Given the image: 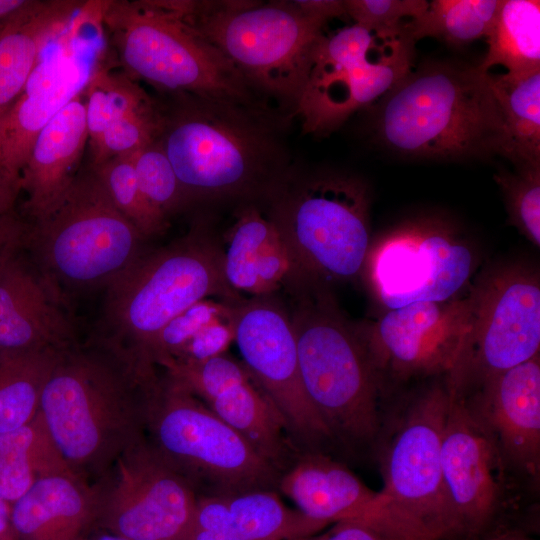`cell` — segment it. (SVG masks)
<instances>
[{"label":"cell","mask_w":540,"mask_h":540,"mask_svg":"<svg viewBox=\"0 0 540 540\" xmlns=\"http://www.w3.org/2000/svg\"><path fill=\"white\" fill-rule=\"evenodd\" d=\"M158 378L157 366L93 337L57 355L41 392L39 413L75 475L98 482L126 449L146 436Z\"/></svg>","instance_id":"6da1fadb"},{"label":"cell","mask_w":540,"mask_h":540,"mask_svg":"<svg viewBox=\"0 0 540 540\" xmlns=\"http://www.w3.org/2000/svg\"><path fill=\"white\" fill-rule=\"evenodd\" d=\"M174 97L157 141L191 204L266 199L290 172L279 124L267 109Z\"/></svg>","instance_id":"7a4b0ae2"},{"label":"cell","mask_w":540,"mask_h":540,"mask_svg":"<svg viewBox=\"0 0 540 540\" xmlns=\"http://www.w3.org/2000/svg\"><path fill=\"white\" fill-rule=\"evenodd\" d=\"M378 139L398 153L458 160L506 156V129L489 72L427 62L410 70L378 104Z\"/></svg>","instance_id":"3957f363"},{"label":"cell","mask_w":540,"mask_h":540,"mask_svg":"<svg viewBox=\"0 0 540 540\" xmlns=\"http://www.w3.org/2000/svg\"><path fill=\"white\" fill-rule=\"evenodd\" d=\"M305 392L333 442L374 450L384 392L363 339L339 310L331 288L305 283L288 291Z\"/></svg>","instance_id":"277c9868"},{"label":"cell","mask_w":540,"mask_h":540,"mask_svg":"<svg viewBox=\"0 0 540 540\" xmlns=\"http://www.w3.org/2000/svg\"><path fill=\"white\" fill-rule=\"evenodd\" d=\"M217 296L241 299L226 281L222 245L198 221L170 244L148 249L105 289L91 337L154 365L148 355L161 330L195 303Z\"/></svg>","instance_id":"5b68a950"},{"label":"cell","mask_w":540,"mask_h":540,"mask_svg":"<svg viewBox=\"0 0 540 540\" xmlns=\"http://www.w3.org/2000/svg\"><path fill=\"white\" fill-rule=\"evenodd\" d=\"M259 93L297 110L326 23L294 1L163 0Z\"/></svg>","instance_id":"8992f818"},{"label":"cell","mask_w":540,"mask_h":540,"mask_svg":"<svg viewBox=\"0 0 540 540\" xmlns=\"http://www.w3.org/2000/svg\"><path fill=\"white\" fill-rule=\"evenodd\" d=\"M100 16L129 77L173 96L266 109L260 94L163 0L101 1Z\"/></svg>","instance_id":"52a82bcc"},{"label":"cell","mask_w":540,"mask_h":540,"mask_svg":"<svg viewBox=\"0 0 540 540\" xmlns=\"http://www.w3.org/2000/svg\"><path fill=\"white\" fill-rule=\"evenodd\" d=\"M146 241L92 168L77 174L50 214L29 222L24 237L33 261L69 303L70 297L105 291L148 250Z\"/></svg>","instance_id":"ba28073f"},{"label":"cell","mask_w":540,"mask_h":540,"mask_svg":"<svg viewBox=\"0 0 540 540\" xmlns=\"http://www.w3.org/2000/svg\"><path fill=\"white\" fill-rule=\"evenodd\" d=\"M267 216L311 283L361 276L371 244L370 195L360 179L340 173L289 172L270 195Z\"/></svg>","instance_id":"9c48e42d"},{"label":"cell","mask_w":540,"mask_h":540,"mask_svg":"<svg viewBox=\"0 0 540 540\" xmlns=\"http://www.w3.org/2000/svg\"><path fill=\"white\" fill-rule=\"evenodd\" d=\"M146 437L196 490L208 487L209 495L278 487L281 473L165 372L159 375L150 400Z\"/></svg>","instance_id":"30bf717a"},{"label":"cell","mask_w":540,"mask_h":540,"mask_svg":"<svg viewBox=\"0 0 540 540\" xmlns=\"http://www.w3.org/2000/svg\"><path fill=\"white\" fill-rule=\"evenodd\" d=\"M466 329L448 392L467 398L490 379L540 354V278L521 262L483 270L466 294Z\"/></svg>","instance_id":"8fae6325"},{"label":"cell","mask_w":540,"mask_h":540,"mask_svg":"<svg viewBox=\"0 0 540 540\" xmlns=\"http://www.w3.org/2000/svg\"><path fill=\"white\" fill-rule=\"evenodd\" d=\"M383 412L374 448L380 490L432 540H454L442 478V437L450 396L444 377Z\"/></svg>","instance_id":"7c38bea8"},{"label":"cell","mask_w":540,"mask_h":540,"mask_svg":"<svg viewBox=\"0 0 540 540\" xmlns=\"http://www.w3.org/2000/svg\"><path fill=\"white\" fill-rule=\"evenodd\" d=\"M477 264L476 247L455 225L424 217L371 241L361 276L387 311L461 297Z\"/></svg>","instance_id":"4fadbf2b"},{"label":"cell","mask_w":540,"mask_h":540,"mask_svg":"<svg viewBox=\"0 0 540 540\" xmlns=\"http://www.w3.org/2000/svg\"><path fill=\"white\" fill-rule=\"evenodd\" d=\"M97 523L129 540H185L198 501L193 484L145 436L95 483Z\"/></svg>","instance_id":"5bb4252c"},{"label":"cell","mask_w":540,"mask_h":540,"mask_svg":"<svg viewBox=\"0 0 540 540\" xmlns=\"http://www.w3.org/2000/svg\"><path fill=\"white\" fill-rule=\"evenodd\" d=\"M233 324L242 362L291 441L300 452L323 451L333 439L305 392L290 313L273 295L253 296L233 303Z\"/></svg>","instance_id":"9a60e30c"},{"label":"cell","mask_w":540,"mask_h":540,"mask_svg":"<svg viewBox=\"0 0 540 540\" xmlns=\"http://www.w3.org/2000/svg\"><path fill=\"white\" fill-rule=\"evenodd\" d=\"M442 478L453 538L479 540L525 490L506 470L492 434L465 399L449 393Z\"/></svg>","instance_id":"2e32d148"},{"label":"cell","mask_w":540,"mask_h":540,"mask_svg":"<svg viewBox=\"0 0 540 540\" xmlns=\"http://www.w3.org/2000/svg\"><path fill=\"white\" fill-rule=\"evenodd\" d=\"M468 313L467 298L417 302L387 310L359 325L383 392L392 384L444 377L457 357Z\"/></svg>","instance_id":"e0dca14e"},{"label":"cell","mask_w":540,"mask_h":540,"mask_svg":"<svg viewBox=\"0 0 540 540\" xmlns=\"http://www.w3.org/2000/svg\"><path fill=\"white\" fill-rule=\"evenodd\" d=\"M414 44L404 33L365 57L316 56L296 112L306 132L327 133L388 93L412 68Z\"/></svg>","instance_id":"ac0fdd59"},{"label":"cell","mask_w":540,"mask_h":540,"mask_svg":"<svg viewBox=\"0 0 540 540\" xmlns=\"http://www.w3.org/2000/svg\"><path fill=\"white\" fill-rule=\"evenodd\" d=\"M305 516L326 524L350 522L396 540H420L418 526L381 493L322 451L300 452L278 487Z\"/></svg>","instance_id":"d6986e66"},{"label":"cell","mask_w":540,"mask_h":540,"mask_svg":"<svg viewBox=\"0 0 540 540\" xmlns=\"http://www.w3.org/2000/svg\"><path fill=\"white\" fill-rule=\"evenodd\" d=\"M25 234L0 256V353L62 351L78 342L70 303L33 261Z\"/></svg>","instance_id":"ffe728a7"},{"label":"cell","mask_w":540,"mask_h":540,"mask_svg":"<svg viewBox=\"0 0 540 540\" xmlns=\"http://www.w3.org/2000/svg\"><path fill=\"white\" fill-rule=\"evenodd\" d=\"M466 400L493 436L509 474L526 490L540 481V354L490 379Z\"/></svg>","instance_id":"44dd1931"},{"label":"cell","mask_w":540,"mask_h":540,"mask_svg":"<svg viewBox=\"0 0 540 540\" xmlns=\"http://www.w3.org/2000/svg\"><path fill=\"white\" fill-rule=\"evenodd\" d=\"M88 141L83 91L41 130L21 173L26 199L23 216L43 219L63 200L73 184Z\"/></svg>","instance_id":"7402d4cb"},{"label":"cell","mask_w":540,"mask_h":540,"mask_svg":"<svg viewBox=\"0 0 540 540\" xmlns=\"http://www.w3.org/2000/svg\"><path fill=\"white\" fill-rule=\"evenodd\" d=\"M78 60L68 57L53 68L36 67L24 91L1 118V144L5 169L20 185L21 173L41 130L76 95L90 77Z\"/></svg>","instance_id":"603a6c76"},{"label":"cell","mask_w":540,"mask_h":540,"mask_svg":"<svg viewBox=\"0 0 540 540\" xmlns=\"http://www.w3.org/2000/svg\"><path fill=\"white\" fill-rule=\"evenodd\" d=\"M97 515L95 484L73 473L39 478L10 504L15 540H82Z\"/></svg>","instance_id":"cb8c5ba5"},{"label":"cell","mask_w":540,"mask_h":540,"mask_svg":"<svg viewBox=\"0 0 540 540\" xmlns=\"http://www.w3.org/2000/svg\"><path fill=\"white\" fill-rule=\"evenodd\" d=\"M85 6L78 0H42L24 21L6 28L0 37V115L24 91L45 45L61 33Z\"/></svg>","instance_id":"d4e9b609"},{"label":"cell","mask_w":540,"mask_h":540,"mask_svg":"<svg viewBox=\"0 0 540 540\" xmlns=\"http://www.w3.org/2000/svg\"><path fill=\"white\" fill-rule=\"evenodd\" d=\"M206 405L280 473L300 453L277 409L253 379L225 391Z\"/></svg>","instance_id":"484cf974"},{"label":"cell","mask_w":540,"mask_h":540,"mask_svg":"<svg viewBox=\"0 0 540 540\" xmlns=\"http://www.w3.org/2000/svg\"><path fill=\"white\" fill-rule=\"evenodd\" d=\"M62 473L73 472L53 444L39 411L26 425L0 433V497L9 504L39 478Z\"/></svg>","instance_id":"4316f807"},{"label":"cell","mask_w":540,"mask_h":540,"mask_svg":"<svg viewBox=\"0 0 540 540\" xmlns=\"http://www.w3.org/2000/svg\"><path fill=\"white\" fill-rule=\"evenodd\" d=\"M506 129V158L516 168L540 167V69L492 75Z\"/></svg>","instance_id":"83f0119b"},{"label":"cell","mask_w":540,"mask_h":540,"mask_svg":"<svg viewBox=\"0 0 540 540\" xmlns=\"http://www.w3.org/2000/svg\"><path fill=\"white\" fill-rule=\"evenodd\" d=\"M488 50L478 67L486 72L502 65L508 73L540 69V2L502 0L487 37Z\"/></svg>","instance_id":"f1b7e54d"},{"label":"cell","mask_w":540,"mask_h":540,"mask_svg":"<svg viewBox=\"0 0 540 540\" xmlns=\"http://www.w3.org/2000/svg\"><path fill=\"white\" fill-rule=\"evenodd\" d=\"M227 500L240 540H302L328 525L286 507L275 490L228 495Z\"/></svg>","instance_id":"f546056e"},{"label":"cell","mask_w":540,"mask_h":540,"mask_svg":"<svg viewBox=\"0 0 540 540\" xmlns=\"http://www.w3.org/2000/svg\"><path fill=\"white\" fill-rule=\"evenodd\" d=\"M60 352L0 353V433L20 428L37 415L44 383Z\"/></svg>","instance_id":"4dcf8cb0"},{"label":"cell","mask_w":540,"mask_h":540,"mask_svg":"<svg viewBox=\"0 0 540 540\" xmlns=\"http://www.w3.org/2000/svg\"><path fill=\"white\" fill-rule=\"evenodd\" d=\"M502 0H433L417 17L403 24V32L413 42L435 37L459 46L488 37L497 19Z\"/></svg>","instance_id":"1f68e13d"},{"label":"cell","mask_w":540,"mask_h":540,"mask_svg":"<svg viewBox=\"0 0 540 540\" xmlns=\"http://www.w3.org/2000/svg\"><path fill=\"white\" fill-rule=\"evenodd\" d=\"M277 235L274 223L254 204L238 211L223 249L224 275L237 294L258 295L256 265L263 250Z\"/></svg>","instance_id":"d6a6232c"},{"label":"cell","mask_w":540,"mask_h":540,"mask_svg":"<svg viewBox=\"0 0 540 540\" xmlns=\"http://www.w3.org/2000/svg\"><path fill=\"white\" fill-rule=\"evenodd\" d=\"M83 94L90 145L116 121L154 103L131 77L100 68L91 72Z\"/></svg>","instance_id":"836d02e7"},{"label":"cell","mask_w":540,"mask_h":540,"mask_svg":"<svg viewBox=\"0 0 540 540\" xmlns=\"http://www.w3.org/2000/svg\"><path fill=\"white\" fill-rule=\"evenodd\" d=\"M133 155L111 159L92 168L115 207L148 240L162 234L168 220L149 203L138 183Z\"/></svg>","instance_id":"e575fe53"},{"label":"cell","mask_w":540,"mask_h":540,"mask_svg":"<svg viewBox=\"0 0 540 540\" xmlns=\"http://www.w3.org/2000/svg\"><path fill=\"white\" fill-rule=\"evenodd\" d=\"M142 192L165 219L191 205L168 157L156 140L133 157Z\"/></svg>","instance_id":"d590c367"},{"label":"cell","mask_w":540,"mask_h":540,"mask_svg":"<svg viewBox=\"0 0 540 540\" xmlns=\"http://www.w3.org/2000/svg\"><path fill=\"white\" fill-rule=\"evenodd\" d=\"M159 367L205 404L252 379L243 362L226 353L203 361H167Z\"/></svg>","instance_id":"8d00e7d4"},{"label":"cell","mask_w":540,"mask_h":540,"mask_svg":"<svg viewBox=\"0 0 540 540\" xmlns=\"http://www.w3.org/2000/svg\"><path fill=\"white\" fill-rule=\"evenodd\" d=\"M161 109L155 103L116 121L91 146L92 168L118 157L133 155L159 137Z\"/></svg>","instance_id":"74e56055"},{"label":"cell","mask_w":540,"mask_h":540,"mask_svg":"<svg viewBox=\"0 0 540 540\" xmlns=\"http://www.w3.org/2000/svg\"><path fill=\"white\" fill-rule=\"evenodd\" d=\"M510 223L533 245H540V167H520L495 174Z\"/></svg>","instance_id":"f35d334b"},{"label":"cell","mask_w":540,"mask_h":540,"mask_svg":"<svg viewBox=\"0 0 540 540\" xmlns=\"http://www.w3.org/2000/svg\"><path fill=\"white\" fill-rule=\"evenodd\" d=\"M234 302L201 300L172 319L158 334L149 351V361L155 366L174 358L207 324L228 316Z\"/></svg>","instance_id":"ab89813d"},{"label":"cell","mask_w":540,"mask_h":540,"mask_svg":"<svg viewBox=\"0 0 540 540\" xmlns=\"http://www.w3.org/2000/svg\"><path fill=\"white\" fill-rule=\"evenodd\" d=\"M346 14L380 37L403 34L406 20L417 17L428 6L425 0H344Z\"/></svg>","instance_id":"60d3db41"},{"label":"cell","mask_w":540,"mask_h":540,"mask_svg":"<svg viewBox=\"0 0 540 540\" xmlns=\"http://www.w3.org/2000/svg\"><path fill=\"white\" fill-rule=\"evenodd\" d=\"M234 340L235 330L232 305V312L230 315L217 319L204 326L174 358L164 362L203 361L216 357L225 354Z\"/></svg>","instance_id":"b9f144b4"},{"label":"cell","mask_w":540,"mask_h":540,"mask_svg":"<svg viewBox=\"0 0 540 540\" xmlns=\"http://www.w3.org/2000/svg\"><path fill=\"white\" fill-rule=\"evenodd\" d=\"M42 0H0V28L16 25L40 6Z\"/></svg>","instance_id":"7bdbcfd3"},{"label":"cell","mask_w":540,"mask_h":540,"mask_svg":"<svg viewBox=\"0 0 540 540\" xmlns=\"http://www.w3.org/2000/svg\"><path fill=\"white\" fill-rule=\"evenodd\" d=\"M318 540H396L369 527L350 523H336L335 528Z\"/></svg>","instance_id":"ee69618b"},{"label":"cell","mask_w":540,"mask_h":540,"mask_svg":"<svg viewBox=\"0 0 540 540\" xmlns=\"http://www.w3.org/2000/svg\"><path fill=\"white\" fill-rule=\"evenodd\" d=\"M294 3L303 13L324 23L346 14L343 0H298Z\"/></svg>","instance_id":"f6af8a7d"},{"label":"cell","mask_w":540,"mask_h":540,"mask_svg":"<svg viewBox=\"0 0 540 540\" xmlns=\"http://www.w3.org/2000/svg\"><path fill=\"white\" fill-rule=\"evenodd\" d=\"M28 220L16 210L0 213V256L5 248L27 230Z\"/></svg>","instance_id":"bcb514c9"},{"label":"cell","mask_w":540,"mask_h":540,"mask_svg":"<svg viewBox=\"0 0 540 540\" xmlns=\"http://www.w3.org/2000/svg\"><path fill=\"white\" fill-rule=\"evenodd\" d=\"M1 118L2 115H0V213H6L16 210L15 205L21 193V188L9 176L4 166L1 144Z\"/></svg>","instance_id":"7dc6e473"},{"label":"cell","mask_w":540,"mask_h":540,"mask_svg":"<svg viewBox=\"0 0 540 540\" xmlns=\"http://www.w3.org/2000/svg\"><path fill=\"white\" fill-rule=\"evenodd\" d=\"M0 540H15L11 521L10 504L0 497Z\"/></svg>","instance_id":"c3c4849f"},{"label":"cell","mask_w":540,"mask_h":540,"mask_svg":"<svg viewBox=\"0 0 540 540\" xmlns=\"http://www.w3.org/2000/svg\"><path fill=\"white\" fill-rule=\"evenodd\" d=\"M482 540H533L520 530L501 529L492 531Z\"/></svg>","instance_id":"681fc988"},{"label":"cell","mask_w":540,"mask_h":540,"mask_svg":"<svg viewBox=\"0 0 540 540\" xmlns=\"http://www.w3.org/2000/svg\"><path fill=\"white\" fill-rule=\"evenodd\" d=\"M82 540H129L117 534H113L109 531L98 532L90 536L87 534Z\"/></svg>","instance_id":"f907efd6"},{"label":"cell","mask_w":540,"mask_h":540,"mask_svg":"<svg viewBox=\"0 0 540 540\" xmlns=\"http://www.w3.org/2000/svg\"><path fill=\"white\" fill-rule=\"evenodd\" d=\"M4 30H5L4 28H0V37H1Z\"/></svg>","instance_id":"816d5d0a"}]
</instances>
